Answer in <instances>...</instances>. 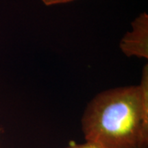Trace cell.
Instances as JSON below:
<instances>
[{"instance_id": "3", "label": "cell", "mask_w": 148, "mask_h": 148, "mask_svg": "<svg viewBox=\"0 0 148 148\" xmlns=\"http://www.w3.org/2000/svg\"><path fill=\"white\" fill-rule=\"evenodd\" d=\"M65 148H103L97 144L91 143L89 141H86L83 143H76L75 142H71L69 145Z\"/></svg>"}, {"instance_id": "4", "label": "cell", "mask_w": 148, "mask_h": 148, "mask_svg": "<svg viewBox=\"0 0 148 148\" xmlns=\"http://www.w3.org/2000/svg\"><path fill=\"white\" fill-rule=\"evenodd\" d=\"M41 1L46 5H53L69 3L74 1V0H41Z\"/></svg>"}, {"instance_id": "1", "label": "cell", "mask_w": 148, "mask_h": 148, "mask_svg": "<svg viewBox=\"0 0 148 148\" xmlns=\"http://www.w3.org/2000/svg\"><path fill=\"white\" fill-rule=\"evenodd\" d=\"M86 141L103 148H148V65L137 86L98 93L81 120Z\"/></svg>"}, {"instance_id": "2", "label": "cell", "mask_w": 148, "mask_h": 148, "mask_svg": "<svg viewBox=\"0 0 148 148\" xmlns=\"http://www.w3.org/2000/svg\"><path fill=\"white\" fill-rule=\"evenodd\" d=\"M119 47L127 56L148 58V15L145 12L132 21V30L122 38Z\"/></svg>"}, {"instance_id": "5", "label": "cell", "mask_w": 148, "mask_h": 148, "mask_svg": "<svg viewBox=\"0 0 148 148\" xmlns=\"http://www.w3.org/2000/svg\"><path fill=\"white\" fill-rule=\"evenodd\" d=\"M1 129L0 128V133H1Z\"/></svg>"}]
</instances>
